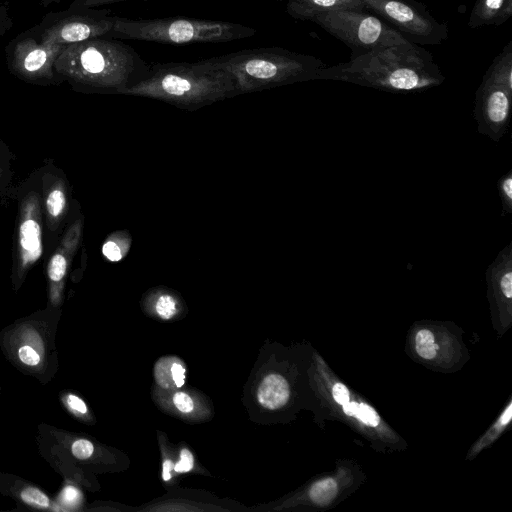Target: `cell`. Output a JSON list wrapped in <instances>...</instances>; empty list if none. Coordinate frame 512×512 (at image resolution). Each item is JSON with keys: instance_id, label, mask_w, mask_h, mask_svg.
<instances>
[{"instance_id": "6da1fadb", "label": "cell", "mask_w": 512, "mask_h": 512, "mask_svg": "<svg viewBox=\"0 0 512 512\" xmlns=\"http://www.w3.org/2000/svg\"><path fill=\"white\" fill-rule=\"evenodd\" d=\"M316 80H335L394 93L421 92L445 76L432 54L412 42L386 46L325 66Z\"/></svg>"}, {"instance_id": "7a4b0ae2", "label": "cell", "mask_w": 512, "mask_h": 512, "mask_svg": "<svg viewBox=\"0 0 512 512\" xmlns=\"http://www.w3.org/2000/svg\"><path fill=\"white\" fill-rule=\"evenodd\" d=\"M54 67L63 82L84 93L123 95L150 73V63L132 46L104 37L66 45Z\"/></svg>"}, {"instance_id": "3957f363", "label": "cell", "mask_w": 512, "mask_h": 512, "mask_svg": "<svg viewBox=\"0 0 512 512\" xmlns=\"http://www.w3.org/2000/svg\"><path fill=\"white\" fill-rule=\"evenodd\" d=\"M123 95L197 109L237 95V92L228 74L202 59L197 62L150 63L149 76L128 88Z\"/></svg>"}, {"instance_id": "277c9868", "label": "cell", "mask_w": 512, "mask_h": 512, "mask_svg": "<svg viewBox=\"0 0 512 512\" xmlns=\"http://www.w3.org/2000/svg\"><path fill=\"white\" fill-rule=\"evenodd\" d=\"M232 79L237 94L316 80L326 65L308 54L282 47H257L206 59Z\"/></svg>"}, {"instance_id": "5b68a950", "label": "cell", "mask_w": 512, "mask_h": 512, "mask_svg": "<svg viewBox=\"0 0 512 512\" xmlns=\"http://www.w3.org/2000/svg\"><path fill=\"white\" fill-rule=\"evenodd\" d=\"M256 32L254 28L229 21L189 17L135 20L117 16L110 38L186 45L237 41Z\"/></svg>"}, {"instance_id": "8992f818", "label": "cell", "mask_w": 512, "mask_h": 512, "mask_svg": "<svg viewBox=\"0 0 512 512\" xmlns=\"http://www.w3.org/2000/svg\"><path fill=\"white\" fill-rule=\"evenodd\" d=\"M286 11L293 18L317 24L343 42L351 50L350 58L374 49L410 42L368 10H309L286 6Z\"/></svg>"}, {"instance_id": "52a82bcc", "label": "cell", "mask_w": 512, "mask_h": 512, "mask_svg": "<svg viewBox=\"0 0 512 512\" xmlns=\"http://www.w3.org/2000/svg\"><path fill=\"white\" fill-rule=\"evenodd\" d=\"M27 181L18 191V207L13 242V276L25 277L43 254V203L39 178Z\"/></svg>"}, {"instance_id": "ba28073f", "label": "cell", "mask_w": 512, "mask_h": 512, "mask_svg": "<svg viewBox=\"0 0 512 512\" xmlns=\"http://www.w3.org/2000/svg\"><path fill=\"white\" fill-rule=\"evenodd\" d=\"M116 15L107 8H71L49 12L29 28L40 40L68 45L95 38H110Z\"/></svg>"}, {"instance_id": "9c48e42d", "label": "cell", "mask_w": 512, "mask_h": 512, "mask_svg": "<svg viewBox=\"0 0 512 512\" xmlns=\"http://www.w3.org/2000/svg\"><path fill=\"white\" fill-rule=\"evenodd\" d=\"M65 46L44 42L27 29L6 45L7 68L12 75L29 84L59 85L63 81L54 66Z\"/></svg>"}, {"instance_id": "30bf717a", "label": "cell", "mask_w": 512, "mask_h": 512, "mask_svg": "<svg viewBox=\"0 0 512 512\" xmlns=\"http://www.w3.org/2000/svg\"><path fill=\"white\" fill-rule=\"evenodd\" d=\"M369 12L417 45H438L448 38V26L416 0H361Z\"/></svg>"}, {"instance_id": "8fae6325", "label": "cell", "mask_w": 512, "mask_h": 512, "mask_svg": "<svg viewBox=\"0 0 512 512\" xmlns=\"http://www.w3.org/2000/svg\"><path fill=\"white\" fill-rule=\"evenodd\" d=\"M512 86L484 74L475 97L478 132L498 142L507 132L511 116Z\"/></svg>"}, {"instance_id": "7c38bea8", "label": "cell", "mask_w": 512, "mask_h": 512, "mask_svg": "<svg viewBox=\"0 0 512 512\" xmlns=\"http://www.w3.org/2000/svg\"><path fill=\"white\" fill-rule=\"evenodd\" d=\"M44 220L52 233H57L66 219L69 208V188L64 173L52 166L40 173Z\"/></svg>"}, {"instance_id": "4fadbf2b", "label": "cell", "mask_w": 512, "mask_h": 512, "mask_svg": "<svg viewBox=\"0 0 512 512\" xmlns=\"http://www.w3.org/2000/svg\"><path fill=\"white\" fill-rule=\"evenodd\" d=\"M83 235V217L73 221L63 234L54 253L47 263V279L54 291L61 289L73 258L81 244Z\"/></svg>"}, {"instance_id": "5bb4252c", "label": "cell", "mask_w": 512, "mask_h": 512, "mask_svg": "<svg viewBox=\"0 0 512 512\" xmlns=\"http://www.w3.org/2000/svg\"><path fill=\"white\" fill-rule=\"evenodd\" d=\"M512 16V0H474L468 26H500Z\"/></svg>"}, {"instance_id": "9a60e30c", "label": "cell", "mask_w": 512, "mask_h": 512, "mask_svg": "<svg viewBox=\"0 0 512 512\" xmlns=\"http://www.w3.org/2000/svg\"><path fill=\"white\" fill-rule=\"evenodd\" d=\"M289 396V384L280 374L265 376L258 386V402L266 409L275 410L283 407Z\"/></svg>"}, {"instance_id": "2e32d148", "label": "cell", "mask_w": 512, "mask_h": 512, "mask_svg": "<svg viewBox=\"0 0 512 512\" xmlns=\"http://www.w3.org/2000/svg\"><path fill=\"white\" fill-rule=\"evenodd\" d=\"M131 237L126 231L110 234L102 245V254L110 262L122 260L131 246Z\"/></svg>"}, {"instance_id": "e0dca14e", "label": "cell", "mask_w": 512, "mask_h": 512, "mask_svg": "<svg viewBox=\"0 0 512 512\" xmlns=\"http://www.w3.org/2000/svg\"><path fill=\"white\" fill-rule=\"evenodd\" d=\"M286 6L298 7L309 10H366L361 0H287Z\"/></svg>"}, {"instance_id": "ac0fdd59", "label": "cell", "mask_w": 512, "mask_h": 512, "mask_svg": "<svg viewBox=\"0 0 512 512\" xmlns=\"http://www.w3.org/2000/svg\"><path fill=\"white\" fill-rule=\"evenodd\" d=\"M13 159V154L9 150L8 146L0 139V197L3 204H5L12 196Z\"/></svg>"}, {"instance_id": "d6986e66", "label": "cell", "mask_w": 512, "mask_h": 512, "mask_svg": "<svg viewBox=\"0 0 512 512\" xmlns=\"http://www.w3.org/2000/svg\"><path fill=\"white\" fill-rule=\"evenodd\" d=\"M341 406L346 415L356 418L367 426L376 427L380 423L378 413L364 402L350 401L349 399Z\"/></svg>"}, {"instance_id": "ffe728a7", "label": "cell", "mask_w": 512, "mask_h": 512, "mask_svg": "<svg viewBox=\"0 0 512 512\" xmlns=\"http://www.w3.org/2000/svg\"><path fill=\"white\" fill-rule=\"evenodd\" d=\"M337 488V482L333 478H325L311 486L309 496L315 504L328 505L336 497Z\"/></svg>"}, {"instance_id": "44dd1931", "label": "cell", "mask_w": 512, "mask_h": 512, "mask_svg": "<svg viewBox=\"0 0 512 512\" xmlns=\"http://www.w3.org/2000/svg\"><path fill=\"white\" fill-rule=\"evenodd\" d=\"M415 350L418 356L425 360H432L436 357L438 346L431 330L423 328L415 335Z\"/></svg>"}, {"instance_id": "7402d4cb", "label": "cell", "mask_w": 512, "mask_h": 512, "mask_svg": "<svg viewBox=\"0 0 512 512\" xmlns=\"http://www.w3.org/2000/svg\"><path fill=\"white\" fill-rule=\"evenodd\" d=\"M166 369L161 364V362L155 367V377L162 375H170V383L171 387L179 388L182 387L185 383V367L179 361H171L168 362L167 359L163 361Z\"/></svg>"}, {"instance_id": "603a6c76", "label": "cell", "mask_w": 512, "mask_h": 512, "mask_svg": "<svg viewBox=\"0 0 512 512\" xmlns=\"http://www.w3.org/2000/svg\"><path fill=\"white\" fill-rule=\"evenodd\" d=\"M498 192L501 200V216L512 212V169L506 172L498 181Z\"/></svg>"}, {"instance_id": "cb8c5ba5", "label": "cell", "mask_w": 512, "mask_h": 512, "mask_svg": "<svg viewBox=\"0 0 512 512\" xmlns=\"http://www.w3.org/2000/svg\"><path fill=\"white\" fill-rule=\"evenodd\" d=\"M154 309L159 317L167 320L177 313L178 303L174 296L163 293L155 300Z\"/></svg>"}, {"instance_id": "d4e9b609", "label": "cell", "mask_w": 512, "mask_h": 512, "mask_svg": "<svg viewBox=\"0 0 512 512\" xmlns=\"http://www.w3.org/2000/svg\"><path fill=\"white\" fill-rule=\"evenodd\" d=\"M20 496L21 499L29 505H34L38 507L49 506L48 497L43 492L36 488L28 487L21 492Z\"/></svg>"}, {"instance_id": "484cf974", "label": "cell", "mask_w": 512, "mask_h": 512, "mask_svg": "<svg viewBox=\"0 0 512 512\" xmlns=\"http://www.w3.org/2000/svg\"><path fill=\"white\" fill-rule=\"evenodd\" d=\"M71 451L77 459L83 460L89 458L93 454L94 446L86 439H78L72 444Z\"/></svg>"}, {"instance_id": "4316f807", "label": "cell", "mask_w": 512, "mask_h": 512, "mask_svg": "<svg viewBox=\"0 0 512 512\" xmlns=\"http://www.w3.org/2000/svg\"><path fill=\"white\" fill-rule=\"evenodd\" d=\"M127 1H135V0H73L69 7L71 8H100L105 5L127 2ZM139 1H148V0H139Z\"/></svg>"}, {"instance_id": "83f0119b", "label": "cell", "mask_w": 512, "mask_h": 512, "mask_svg": "<svg viewBox=\"0 0 512 512\" xmlns=\"http://www.w3.org/2000/svg\"><path fill=\"white\" fill-rule=\"evenodd\" d=\"M172 400L174 406L181 413H190L194 409L192 398L185 392H176Z\"/></svg>"}, {"instance_id": "f1b7e54d", "label": "cell", "mask_w": 512, "mask_h": 512, "mask_svg": "<svg viewBox=\"0 0 512 512\" xmlns=\"http://www.w3.org/2000/svg\"><path fill=\"white\" fill-rule=\"evenodd\" d=\"M194 466L193 454L187 448H183L180 451V459L174 465V470L177 473L189 472Z\"/></svg>"}, {"instance_id": "f546056e", "label": "cell", "mask_w": 512, "mask_h": 512, "mask_svg": "<svg viewBox=\"0 0 512 512\" xmlns=\"http://www.w3.org/2000/svg\"><path fill=\"white\" fill-rule=\"evenodd\" d=\"M13 26V19L7 3L0 2V38Z\"/></svg>"}, {"instance_id": "4dcf8cb0", "label": "cell", "mask_w": 512, "mask_h": 512, "mask_svg": "<svg viewBox=\"0 0 512 512\" xmlns=\"http://www.w3.org/2000/svg\"><path fill=\"white\" fill-rule=\"evenodd\" d=\"M18 355L23 363L30 366H35L40 361L38 353L30 346H22L18 351Z\"/></svg>"}, {"instance_id": "1f68e13d", "label": "cell", "mask_w": 512, "mask_h": 512, "mask_svg": "<svg viewBox=\"0 0 512 512\" xmlns=\"http://www.w3.org/2000/svg\"><path fill=\"white\" fill-rule=\"evenodd\" d=\"M331 393L334 401L339 405H343L350 399L349 389L341 382L333 385Z\"/></svg>"}, {"instance_id": "d6a6232c", "label": "cell", "mask_w": 512, "mask_h": 512, "mask_svg": "<svg viewBox=\"0 0 512 512\" xmlns=\"http://www.w3.org/2000/svg\"><path fill=\"white\" fill-rule=\"evenodd\" d=\"M67 403L72 409H74L75 411H77L79 413L84 414L87 412V406L84 403V401L75 395H72V394L68 395Z\"/></svg>"}, {"instance_id": "836d02e7", "label": "cell", "mask_w": 512, "mask_h": 512, "mask_svg": "<svg viewBox=\"0 0 512 512\" xmlns=\"http://www.w3.org/2000/svg\"><path fill=\"white\" fill-rule=\"evenodd\" d=\"M174 468V464L171 460L166 459L162 464V478L164 481H169L171 478V471Z\"/></svg>"}, {"instance_id": "e575fe53", "label": "cell", "mask_w": 512, "mask_h": 512, "mask_svg": "<svg viewBox=\"0 0 512 512\" xmlns=\"http://www.w3.org/2000/svg\"><path fill=\"white\" fill-rule=\"evenodd\" d=\"M62 0H39V3L41 5V7L43 8H46L52 4H58L60 3Z\"/></svg>"}]
</instances>
